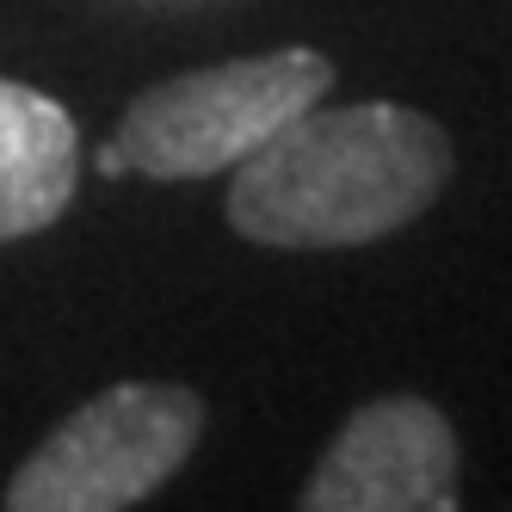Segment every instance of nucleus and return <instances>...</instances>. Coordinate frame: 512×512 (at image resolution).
Wrapping results in <instances>:
<instances>
[{"label":"nucleus","instance_id":"39448f33","mask_svg":"<svg viewBox=\"0 0 512 512\" xmlns=\"http://www.w3.org/2000/svg\"><path fill=\"white\" fill-rule=\"evenodd\" d=\"M81 186V130L68 105L0 75V241L50 229Z\"/></svg>","mask_w":512,"mask_h":512},{"label":"nucleus","instance_id":"20e7f679","mask_svg":"<svg viewBox=\"0 0 512 512\" xmlns=\"http://www.w3.org/2000/svg\"><path fill=\"white\" fill-rule=\"evenodd\" d=\"M457 432L420 395H383L334 432L315 463L303 512H451L457 506Z\"/></svg>","mask_w":512,"mask_h":512},{"label":"nucleus","instance_id":"f03ea898","mask_svg":"<svg viewBox=\"0 0 512 512\" xmlns=\"http://www.w3.org/2000/svg\"><path fill=\"white\" fill-rule=\"evenodd\" d=\"M334 87V62L321 50H272L173 75L130 99L112 142L99 149V173H142V179H210L247 161L272 130Z\"/></svg>","mask_w":512,"mask_h":512},{"label":"nucleus","instance_id":"7ed1b4c3","mask_svg":"<svg viewBox=\"0 0 512 512\" xmlns=\"http://www.w3.org/2000/svg\"><path fill=\"white\" fill-rule=\"evenodd\" d=\"M204 438V401L186 383H112L31 451L7 512H124L167 488Z\"/></svg>","mask_w":512,"mask_h":512},{"label":"nucleus","instance_id":"f257e3e1","mask_svg":"<svg viewBox=\"0 0 512 512\" xmlns=\"http://www.w3.org/2000/svg\"><path fill=\"white\" fill-rule=\"evenodd\" d=\"M451 179V136L414 105H309L229 179V223L253 247H364L408 229Z\"/></svg>","mask_w":512,"mask_h":512}]
</instances>
